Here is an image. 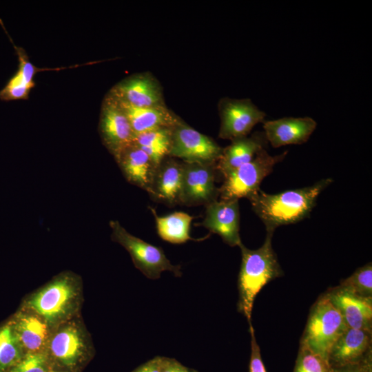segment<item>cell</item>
Segmentation results:
<instances>
[{
  "label": "cell",
  "mask_w": 372,
  "mask_h": 372,
  "mask_svg": "<svg viewBox=\"0 0 372 372\" xmlns=\"http://www.w3.org/2000/svg\"><path fill=\"white\" fill-rule=\"evenodd\" d=\"M114 241L122 245L130 254L135 267L147 278L156 280L163 271L182 276L180 265H174L161 247H156L130 234L117 220L109 223Z\"/></svg>",
  "instance_id": "obj_7"
},
{
  "label": "cell",
  "mask_w": 372,
  "mask_h": 372,
  "mask_svg": "<svg viewBox=\"0 0 372 372\" xmlns=\"http://www.w3.org/2000/svg\"><path fill=\"white\" fill-rule=\"evenodd\" d=\"M172 128L161 127L137 134L134 143L158 166L169 155Z\"/></svg>",
  "instance_id": "obj_24"
},
{
  "label": "cell",
  "mask_w": 372,
  "mask_h": 372,
  "mask_svg": "<svg viewBox=\"0 0 372 372\" xmlns=\"http://www.w3.org/2000/svg\"><path fill=\"white\" fill-rule=\"evenodd\" d=\"M287 154V151L275 156L270 155L266 149L260 151L251 161L224 177L223 183L218 188L220 200L249 199L260 189L261 182Z\"/></svg>",
  "instance_id": "obj_6"
},
{
  "label": "cell",
  "mask_w": 372,
  "mask_h": 372,
  "mask_svg": "<svg viewBox=\"0 0 372 372\" xmlns=\"http://www.w3.org/2000/svg\"><path fill=\"white\" fill-rule=\"evenodd\" d=\"M114 158L130 183L144 189L148 194L151 192L158 166L134 141Z\"/></svg>",
  "instance_id": "obj_18"
},
{
  "label": "cell",
  "mask_w": 372,
  "mask_h": 372,
  "mask_svg": "<svg viewBox=\"0 0 372 372\" xmlns=\"http://www.w3.org/2000/svg\"><path fill=\"white\" fill-rule=\"evenodd\" d=\"M99 132L103 144L114 157L131 144L135 137L127 117L107 94L101 104Z\"/></svg>",
  "instance_id": "obj_12"
},
{
  "label": "cell",
  "mask_w": 372,
  "mask_h": 372,
  "mask_svg": "<svg viewBox=\"0 0 372 372\" xmlns=\"http://www.w3.org/2000/svg\"><path fill=\"white\" fill-rule=\"evenodd\" d=\"M107 94L118 101L134 107L166 105L160 82L149 72L125 77L116 83Z\"/></svg>",
  "instance_id": "obj_10"
},
{
  "label": "cell",
  "mask_w": 372,
  "mask_h": 372,
  "mask_svg": "<svg viewBox=\"0 0 372 372\" xmlns=\"http://www.w3.org/2000/svg\"><path fill=\"white\" fill-rule=\"evenodd\" d=\"M331 178L318 180L311 186L269 194L260 189L250 197L252 209L273 234L280 226L293 224L309 216L321 192L331 183Z\"/></svg>",
  "instance_id": "obj_1"
},
{
  "label": "cell",
  "mask_w": 372,
  "mask_h": 372,
  "mask_svg": "<svg viewBox=\"0 0 372 372\" xmlns=\"http://www.w3.org/2000/svg\"><path fill=\"white\" fill-rule=\"evenodd\" d=\"M114 99L127 117L135 136L158 128H172L182 121L166 105L139 107Z\"/></svg>",
  "instance_id": "obj_21"
},
{
  "label": "cell",
  "mask_w": 372,
  "mask_h": 372,
  "mask_svg": "<svg viewBox=\"0 0 372 372\" xmlns=\"http://www.w3.org/2000/svg\"><path fill=\"white\" fill-rule=\"evenodd\" d=\"M251 333V357L249 362V372H266L262 360L260 349L256 342L253 326L249 327Z\"/></svg>",
  "instance_id": "obj_29"
},
{
  "label": "cell",
  "mask_w": 372,
  "mask_h": 372,
  "mask_svg": "<svg viewBox=\"0 0 372 372\" xmlns=\"http://www.w3.org/2000/svg\"><path fill=\"white\" fill-rule=\"evenodd\" d=\"M9 372H56L45 353H27Z\"/></svg>",
  "instance_id": "obj_28"
},
{
  "label": "cell",
  "mask_w": 372,
  "mask_h": 372,
  "mask_svg": "<svg viewBox=\"0 0 372 372\" xmlns=\"http://www.w3.org/2000/svg\"><path fill=\"white\" fill-rule=\"evenodd\" d=\"M326 294L348 328L371 331L372 298L358 296L340 286L330 289Z\"/></svg>",
  "instance_id": "obj_16"
},
{
  "label": "cell",
  "mask_w": 372,
  "mask_h": 372,
  "mask_svg": "<svg viewBox=\"0 0 372 372\" xmlns=\"http://www.w3.org/2000/svg\"><path fill=\"white\" fill-rule=\"evenodd\" d=\"M218 137L231 141L247 136L254 127L265 121L266 114L249 99L223 98L218 103Z\"/></svg>",
  "instance_id": "obj_9"
},
{
  "label": "cell",
  "mask_w": 372,
  "mask_h": 372,
  "mask_svg": "<svg viewBox=\"0 0 372 372\" xmlns=\"http://www.w3.org/2000/svg\"><path fill=\"white\" fill-rule=\"evenodd\" d=\"M317 126L316 121L309 116L284 117L263 123L266 138L274 148L288 145L306 143Z\"/></svg>",
  "instance_id": "obj_17"
},
{
  "label": "cell",
  "mask_w": 372,
  "mask_h": 372,
  "mask_svg": "<svg viewBox=\"0 0 372 372\" xmlns=\"http://www.w3.org/2000/svg\"><path fill=\"white\" fill-rule=\"evenodd\" d=\"M24 355L11 322L0 328V372H9Z\"/></svg>",
  "instance_id": "obj_25"
},
{
  "label": "cell",
  "mask_w": 372,
  "mask_h": 372,
  "mask_svg": "<svg viewBox=\"0 0 372 372\" xmlns=\"http://www.w3.org/2000/svg\"><path fill=\"white\" fill-rule=\"evenodd\" d=\"M371 358V331L347 328L333 344L329 364L337 368L361 363Z\"/></svg>",
  "instance_id": "obj_15"
},
{
  "label": "cell",
  "mask_w": 372,
  "mask_h": 372,
  "mask_svg": "<svg viewBox=\"0 0 372 372\" xmlns=\"http://www.w3.org/2000/svg\"><path fill=\"white\" fill-rule=\"evenodd\" d=\"M293 372H332L328 362L300 345Z\"/></svg>",
  "instance_id": "obj_27"
},
{
  "label": "cell",
  "mask_w": 372,
  "mask_h": 372,
  "mask_svg": "<svg viewBox=\"0 0 372 372\" xmlns=\"http://www.w3.org/2000/svg\"><path fill=\"white\" fill-rule=\"evenodd\" d=\"M149 209L155 218L158 234L163 240L180 244L192 239L189 235L192 216L183 211L159 216L154 209L149 207Z\"/></svg>",
  "instance_id": "obj_23"
},
{
  "label": "cell",
  "mask_w": 372,
  "mask_h": 372,
  "mask_svg": "<svg viewBox=\"0 0 372 372\" xmlns=\"http://www.w3.org/2000/svg\"><path fill=\"white\" fill-rule=\"evenodd\" d=\"M223 149L215 141L183 120L172 128L169 157L187 163H216Z\"/></svg>",
  "instance_id": "obj_8"
},
{
  "label": "cell",
  "mask_w": 372,
  "mask_h": 372,
  "mask_svg": "<svg viewBox=\"0 0 372 372\" xmlns=\"http://www.w3.org/2000/svg\"><path fill=\"white\" fill-rule=\"evenodd\" d=\"M340 287L358 296L372 298L371 263L358 268L351 276L341 282Z\"/></svg>",
  "instance_id": "obj_26"
},
{
  "label": "cell",
  "mask_w": 372,
  "mask_h": 372,
  "mask_svg": "<svg viewBox=\"0 0 372 372\" xmlns=\"http://www.w3.org/2000/svg\"><path fill=\"white\" fill-rule=\"evenodd\" d=\"M183 172V162L165 158L156 168L150 196L169 206L180 204Z\"/></svg>",
  "instance_id": "obj_19"
},
{
  "label": "cell",
  "mask_w": 372,
  "mask_h": 372,
  "mask_svg": "<svg viewBox=\"0 0 372 372\" xmlns=\"http://www.w3.org/2000/svg\"><path fill=\"white\" fill-rule=\"evenodd\" d=\"M180 204L207 206L219 195L216 182V163L183 162Z\"/></svg>",
  "instance_id": "obj_11"
},
{
  "label": "cell",
  "mask_w": 372,
  "mask_h": 372,
  "mask_svg": "<svg viewBox=\"0 0 372 372\" xmlns=\"http://www.w3.org/2000/svg\"><path fill=\"white\" fill-rule=\"evenodd\" d=\"M332 372H371V358L357 364L332 368Z\"/></svg>",
  "instance_id": "obj_31"
},
{
  "label": "cell",
  "mask_w": 372,
  "mask_h": 372,
  "mask_svg": "<svg viewBox=\"0 0 372 372\" xmlns=\"http://www.w3.org/2000/svg\"><path fill=\"white\" fill-rule=\"evenodd\" d=\"M80 282L72 273L59 275L32 294L25 307L40 316L52 329L73 318L80 305Z\"/></svg>",
  "instance_id": "obj_3"
},
{
  "label": "cell",
  "mask_w": 372,
  "mask_h": 372,
  "mask_svg": "<svg viewBox=\"0 0 372 372\" xmlns=\"http://www.w3.org/2000/svg\"><path fill=\"white\" fill-rule=\"evenodd\" d=\"M268 141L264 132H256L231 141L223 149L216 168L223 177L241 165L251 161L261 150L267 148Z\"/></svg>",
  "instance_id": "obj_20"
},
{
  "label": "cell",
  "mask_w": 372,
  "mask_h": 372,
  "mask_svg": "<svg viewBox=\"0 0 372 372\" xmlns=\"http://www.w3.org/2000/svg\"><path fill=\"white\" fill-rule=\"evenodd\" d=\"M273 234L267 233L263 245L257 249L247 248L242 242L241 265L238 278V311L247 319L249 327L255 299L271 280L283 276L277 255L272 247Z\"/></svg>",
  "instance_id": "obj_2"
},
{
  "label": "cell",
  "mask_w": 372,
  "mask_h": 372,
  "mask_svg": "<svg viewBox=\"0 0 372 372\" xmlns=\"http://www.w3.org/2000/svg\"><path fill=\"white\" fill-rule=\"evenodd\" d=\"M1 25L6 31L1 21ZM17 55L19 64L16 72L7 81L4 87L0 90V100L4 101L27 99L30 90L34 86V77L37 72L43 69L34 66L29 60L26 52L16 45L10 35L7 33Z\"/></svg>",
  "instance_id": "obj_22"
},
{
  "label": "cell",
  "mask_w": 372,
  "mask_h": 372,
  "mask_svg": "<svg viewBox=\"0 0 372 372\" xmlns=\"http://www.w3.org/2000/svg\"><path fill=\"white\" fill-rule=\"evenodd\" d=\"M160 372H197L186 367L174 358L161 357Z\"/></svg>",
  "instance_id": "obj_30"
},
{
  "label": "cell",
  "mask_w": 372,
  "mask_h": 372,
  "mask_svg": "<svg viewBox=\"0 0 372 372\" xmlns=\"http://www.w3.org/2000/svg\"><path fill=\"white\" fill-rule=\"evenodd\" d=\"M161 356L155 357L141 364L132 372H160Z\"/></svg>",
  "instance_id": "obj_32"
},
{
  "label": "cell",
  "mask_w": 372,
  "mask_h": 372,
  "mask_svg": "<svg viewBox=\"0 0 372 372\" xmlns=\"http://www.w3.org/2000/svg\"><path fill=\"white\" fill-rule=\"evenodd\" d=\"M10 322L25 354H46L54 329L40 316L24 307Z\"/></svg>",
  "instance_id": "obj_14"
},
{
  "label": "cell",
  "mask_w": 372,
  "mask_h": 372,
  "mask_svg": "<svg viewBox=\"0 0 372 372\" xmlns=\"http://www.w3.org/2000/svg\"><path fill=\"white\" fill-rule=\"evenodd\" d=\"M92 352L86 331L73 318L53 329L46 355L56 372H79Z\"/></svg>",
  "instance_id": "obj_4"
},
{
  "label": "cell",
  "mask_w": 372,
  "mask_h": 372,
  "mask_svg": "<svg viewBox=\"0 0 372 372\" xmlns=\"http://www.w3.org/2000/svg\"><path fill=\"white\" fill-rule=\"evenodd\" d=\"M205 207V216L200 225L220 236L228 245L239 247L242 241L238 200H216Z\"/></svg>",
  "instance_id": "obj_13"
},
{
  "label": "cell",
  "mask_w": 372,
  "mask_h": 372,
  "mask_svg": "<svg viewBox=\"0 0 372 372\" xmlns=\"http://www.w3.org/2000/svg\"><path fill=\"white\" fill-rule=\"evenodd\" d=\"M347 326L326 293L311 309L300 345L329 362L330 351Z\"/></svg>",
  "instance_id": "obj_5"
}]
</instances>
